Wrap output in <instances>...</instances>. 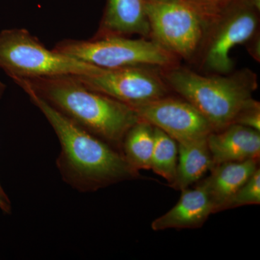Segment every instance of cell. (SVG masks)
Returning a JSON list of instances; mask_svg holds the SVG:
<instances>
[{"label":"cell","mask_w":260,"mask_h":260,"mask_svg":"<svg viewBox=\"0 0 260 260\" xmlns=\"http://www.w3.org/2000/svg\"><path fill=\"white\" fill-rule=\"evenodd\" d=\"M22 89L54 129L61 148L56 167L73 189L93 192L141 177L117 149L67 119L31 90Z\"/></svg>","instance_id":"6da1fadb"},{"label":"cell","mask_w":260,"mask_h":260,"mask_svg":"<svg viewBox=\"0 0 260 260\" xmlns=\"http://www.w3.org/2000/svg\"><path fill=\"white\" fill-rule=\"evenodd\" d=\"M14 82L20 88L31 90L67 119L120 152L126 133L140 121L133 108L87 88L76 75Z\"/></svg>","instance_id":"7a4b0ae2"},{"label":"cell","mask_w":260,"mask_h":260,"mask_svg":"<svg viewBox=\"0 0 260 260\" xmlns=\"http://www.w3.org/2000/svg\"><path fill=\"white\" fill-rule=\"evenodd\" d=\"M159 70L171 91L192 104L213 132L234 124L258 88L257 75L248 68L227 74H203L179 64Z\"/></svg>","instance_id":"3957f363"},{"label":"cell","mask_w":260,"mask_h":260,"mask_svg":"<svg viewBox=\"0 0 260 260\" xmlns=\"http://www.w3.org/2000/svg\"><path fill=\"white\" fill-rule=\"evenodd\" d=\"M260 0H233L207 23L191 64L203 74H227L234 70L230 54L259 32Z\"/></svg>","instance_id":"277c9868"},{"label":"cell","mask_w":260,"mask_h":260,"mask_svg":"<svg viewBox=\"0 0 260 260\" xmlns=\"http://www.w3.org/2000/svg\"><path fill=\"white\" fill-rule=\"evenodd\" d=\"M0 68L13 81L56 75H90L99 68L48 49L25 28L0 32Z\"/></svg>","instance_id":"5b68a950"},{"label":"cell","mask_w":260,"mask_h":260,"mask_svg":"<svg viewBox=\"0 0 260 260\" xmlns=\"http://www.w3.org/2000/svg\"><path fill=\"white\" fill-rule=\"evenodd\" d=\"M53 49L106 69L146 66L167 68L180 64V60L153 41L129 37H93L89 40L65 39Z\"/></svg>","instance_id":"8992f818"},{"label":"cell","mask_w":260,"mask_h":260,"mask_svg":"<svg viewBox=\"0 0 260 260\" xmlns=\"http://www.w3.org/2000/svg\"><path fill=\"white\" fill-rule=\"evenodd\" d=\"M150 39L179 60L192 63L207 21L187 0H145Z\"/></svg>","instance_id":"52a82bcc"},{"label":"cell","mask_w":260,"mask_h":260,"mask_svg":"<svg viewBox=\"0 0 260 260\" xmlns=\"http://www.w3.org/2000/svg\"><path fill=\"white\" fill-rule=\"evenodd\" d=\"M160 68L134 66L106 69L99 68L90 75H76L87 88L132 108L170 95Z\"/></svg>","instance_id":"ba28073f"},{"label":"cell","mask_w":260,"mask_h":260,"mask_svg":"<svg viewBox=\"0 0 260 260\" xmlns=\"http://www.w3.org/2000/svg\"><path fill=\"white\" fill-rule=\"evenodd\" d=\"M133 108L140 120L161 130L177 143L204 139L213 132L206 118L180 96L168 95Z\"/></svg>","instance_id":"9c48e42d"},{"label":"cell","mask_w":260,"mask_h":260,"mask_svg":"<svg viewBox=\"0 0 260 260\" xmlns=\"http://www.w3.org/2000/svg\"><path fill=\"white\" fill-rule=\"evenodd\" d=\"M181 191L177 204L152 222L153 231L199 229L214 213L213 203L202 181L193 189L186 188Z\"/></svg>","instance_id":"30bf717a"},{"label":"cell","mask_w":260,"mask_h":260,"mask_svg":"<svg viewBox=\"0 0 260 260\" xmlns=\"http://www.w3.org/2000/svg\"><path fill=\"white\" fill-rule=\"evenodd\" d=\"M207 140L214 166L259 159L260 132L251 128L232 124L212 132Z\"/></svg>","instance_id":"8fae6325"},{"label":"cell","mask_w":260,"mask_h":260,"mask_svg":"<svg viewBox=\"0 0 260 260\" xmlns=\"http://www.w3.org/2000/svg\"><path fill=\"white\" fill-rule=\"evenodd\" d=\"M138 35L150 39L145 0H107L93 37Z\"/></svg>","instance_id":"7c38bea8"},{"label":"cell","mask_w":260,"mask_h":260,"mask_svg":"<svg viewBox=\"0 0 260 260\" xmlns=\"http://www.w3.org/2000/svg\"><path fill=\"white\" fill-rule=\"evenodd\" d=\"M259 159L228 162L213 166L209 177L203 179L213 205L214 213L223 211L233 195L244 185L259 168Z\"/></svg>","instance_id":"4fadbf2b"},{"label":"cell","mask_w":260,"mask_h":260,"mask_svg":"<svg viewBox=\"0 0 260 260\" xmlns=\"http://www.w3.org/2000/svg\"><path fill=\"white\" fill-rule=\"evenodd\" d=\"M208 138L178 143L177 174L171 187L181 191L198 182L214 164L208 145Z\"/></svg>","instance_id":"5bb4252c"},{"label":"cell","mask_w":260,"mask_h":260,"mask_svg":"<svg viewBox=\"0 0 260 260\" xmlns=\"http://www.w3.org/2000/svg\"><path fill=\"white\" fill-rule=\"evenodd\" d=\"M154 145V126L140 119L126 133L121 145V153L135 170H150Z\"/></svg>","instance_id":"9a60e30c"},{"label":"cell","mask_w":260,"mask_h":260,"mask_svg":"<svg viewBox=\"0 0 260 260\" xmlns=\"http://www.w3.org/2000/svg\"><path fill=\"white\" fill-rule=\"evenodd\" d=\"M155 145L150 169L167 181L169 185L174 182L177 174L178 143L161 130L154 127Z\"/></svg>","instance_id":"2e32d148"},{"label":"cell","mask_w":260,"mask_h":260,"mask_svg":"<svg viewBox=\"0 0 260 260\" xmlns=\"http://www.w3.org/2000/svg\"><path fill=\"white\" fill-rule=\"evenodd\" d=\"M260 204V169L256 172L245 184L241 186L223 207V210L233 209L246 205Z\"/></svg>","instance_id":"e0dca14e"},{"label":"cell","mask_w":260,"mask_h":260,"mask_svg":"<svg viewBox=\"0 0 260 260\" xmlns=\"http://www.w3.org/2000/svg\"><path fill=\"white\" fill-rule=\"evenodd\" d=\"M234 124L251 128L260 132V104L251 99L239 112Z\"/></svg>","instance_id":"ac0fdd59"},{"label":"cell","mask_w":260,"mask_h":260,"mask_svg":"<svg viewBox=\"0 0 260 260\" xmlns=\"http://www.w3.org/2000/svg\"><path fill=\"white\" fill-rule=\"evenodd\" d=\"M203 15L207 23L233 0H187Z\"/></svg>","instance_id":"d6986e66"},{"label":"cell","mask_w":260,"mask_h":260,"mask_svg":"<svg viewBox=\"0 0 260 260\" xmlns=\"http://www.w3.org/2000/svg\"><path fill=\"white\" fill-rule=\"evenodd\" d=\"M260 32L244 44L249 55L256 61H260Z\"/></svg>","instance_id":"ffe728a7"},{"label":"cell","mask_w":260,"mask_h":260,"mask_svg":"<svg viewBox=\"0 0 260 260\" xmlns=\"http://www.w3.org/2000/svg\"><path fill=\"white\" fill-rule=\"evenodd\" d=\"M5 88H6V86H5V84L3 83V82L0 81V99H1L3 93H4ZM0 196H1V198H3V200H5V201L10 203L9 198H8V194H6V192H5L4 189H3L1 182H0Z\"/></svg>","instance_id":"44dd1931"},{"label":"cell","mask_w":260,"mask_h":260,"mask_svg":"<svg viewBox=\"0 0 260 260\" xmlns=\"http://www.w3.org/2000/svg\"><path fill=\"white\" fill-rule=\"evenodd\" d=\"M0 210L8 214L11 213L12 210L11 203L5 201L1 198V196H0Z\"/></svg>","instance_id":"7402d4cb"}]
</instances>
